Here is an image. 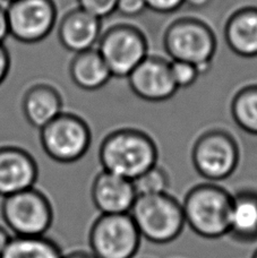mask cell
<instances>
[{"label": "cell", "mask_w": 257, "mask_h": 258, "mask_svg": "<svg viewBox=\"0 0 257 258\" xmlns=\"http://www.w3.org/2000/svg\"><path fill=\"white\" fill-rule=\"evenodd\" d=\"M38 177V164L29 152L0 146V194L12 196L30 189Z\"/></svg>", "instance_id": "11"}, {"label": "cell", "mask_w": 257, "mask_h": 258, "mask_svg": "<svg viewBox=\"0 0 257 258\" xmlns=\"http://www.w3.org/2000/svg\"><path fill=\"white\" fill-rule=\"evenodd\" d=\"M6 212L14 227L23 232H39L47 224L45 203L38 192L30 189L9 196Z\"/></svg>", "instance_id": "16"}, {"label": "cell", "mask_w": 257, "mask_h": 258, "mask_svg": "<svg viewBox=\"0 0 257 258\" xmlns=\"http://www.w3.org/2000/svg\"><path fill=\"white\" fill-rule=\"evenodd\" d=\"M6 2H8V3H13V2H16V0H6Z\"/></svg>", "instance_id": "31"}, {"label": "cell", "mask_w": 257, "mask_h": 258, "mask_svg": "<svg viewBox=\"0 0 257 258\" xmlns=\"http://www.w3.org/2000/svg\"><path fill=\"white\" fill-rule=\"evenodd\" d=\"M6 8L9 36L18 42L39 43L57 25L58 9L53 0H16Z\"/></svg>", "instance_id": "8"}, {"label": "cell", "mask_w": 257, "mask_h": 258, "mask_svg": "<svg viewBox=\"0 0 257 258\" xmlns=\"http://www.w3.org/2000/svg\"><path fill=\"white\" fill-rule=\"evenodd\" d=\"M91 241L98 258H134L142 236L131 214H103L94 224Z\"/></svg>", "instance_id": "9"}, {"label": "cell", "mask_w": 257, "mask_h": 258, "mask_svg": "<svg viewBox=\"0 0 257 258\" xmlns=\"http://www.w3.org/2000/svg\"><path fill=\"white\" fill-rule=\"evenodd\" d=\"M21 105L26 121L39 131L63 112L60 92L47 83L31 85L23 94Z\"/></svg>", "instance_id": "14"}, {"label": "cell", "mask_w": 257, "mask_h": 258, "mask_svg": "<svg viewBox=\"0 0 257 258\" xmlns=\"http://www.w3.org/2000/svg\"><path fill=\"white\" fill-rule=\"evenodd\" d=\"M213 0H183V5H187L194 9H202L208 7Z\"/></svg>", "instance_id": "28"}, {"label": "cell", "mask_w": 257, "mask_h": 258, "mask_svg": "<svg viewBox=\"0 0 257 258\" xmlns=\"http://www.w3.org/2000/svg\"><path fill=\"white\" fill-rule=\"evenodd\" d=\"M170 72L177 89H187L192 86L199 80L201 74L192 63L179 60L170 61Z\"/></svg>", "instance_id": "22"}, {"label": "cell", "mask_w": 257, "mask_h": 258, "mask_svg": "<svg viewBox=\"0 0 257 258\" xmlns=\"http://www.w3.org/2000/svg\"><path fill=\"white\" fill-rule=\"evenodd\" d=\"M70 76L77 87L85 91L102 89L112 77L96 48L75 53L70 63Z\"/></svg>", "instance_id": "18"}, {"label": "cell", "mask_w": 257, "mask_h": 258, "mask_svg": "<svg viewBox=\"0 0 257 258\" xmlns=\"http://www.w3.org/2000/svg\"><path fill=\"white\" fill-rule=\"evenodd\" d=\"M11 56L5 44H0V85L6 80L11 71Z\"/></svg>", "instance_id": "26"}, {"label": "cell", "mask_w": 257, "mask_h": 258, "mask_svg": "<svg viewBox=\"0 0 257 258\" xmlns=\"http://www.w3.org/2000/svg\"><path fill=\"white\" fill-rule=\"evenodd\" d=\"M117 3L118 0H77V7L102 21L116 12Z\"/></svg>", "instance_id": "23"}, {"label": "cell", "mask_w": 257, "mask_h": 258, "mask_svg": "<svg viewBox=\"0 0 257 258\" xmlns=\"http://www.w3.org/2000/svg\"><path fill=\"white\" fill-rule=\"evenodd\" d=\"M3 258H56L47 246L36 241H17L4 251Z\"/></svg>", "instance_id": "21"}, {"label": "cell", "mask_w": 257, "mask_h": 258, "mask_svg": "<svg viewBox=\"0 0 257 258\" xmlns=\"http://www.w3.org/2000/svg\"><path fill=\"white\" fill-rule=\"evenodd\" d=\"M228 236L240 243L257 240V191L242 189L232 195Z\"/></svg>", "instance_id": "17"}, {"label": "cell", "mask_w": 257, "mask_h": 258, "mask_svg": "<svg viewBox=\"0 0 257 258\" xmlns=\"http://www.w3.org/2000/svg\"><path fill=\"white\" fill-rule=\"evenodd\" d=\"M232 194L214 182L196 185L181 203L186 225L204 239L228 236Z\"/></svg>", "instance_id": "2"}, {"label": "cell", "mask_w": 257, "mask_h": 258, "mask_svg": "<svg viewBox=\"0 0 257 258\" xmlns=\"http://www.w3.org/2000/svg\"><path fill=\"white\" fill-rule=\"evenodd\" d=\"M158 147L149 134L135 128L109 133L99 149L103 171L134 180L158 164Z\"/></svg>", "instance_id": "1"}, {"label": "cell", "mask_w": 257, "mask_h": 258, "mask_svg": "<svg viewBox=\"0 0 257 258\" xmlns=\"http://www.w3.org/2000/svg\"><path fill=\"white\" fill-rule=\"evenodd\" d=\"M5 245H6V240H5L4 234L0 233V255L4 254V251H5Z\"/></svg>", "instance_id": "29"}, {"label": "cell", "mask_w": 257, "mask_h": 258, "mask_svg": "<svg viewBox=\"0 0 257 258\" xmlns=\"http://www.w3.org/2000/svg\"><path fill=\"white\" fill-rule=\"evenodd\" d=\"M39 132L44 153L57 162H76L90 149L91 129L84 119L75 113L62 112Z\"/></svg>", "instance_id": "7"}, {"label": "cell", "mask_w": 257, "mask_h": 258, "mask_svg": "<svg viewBox=\"0 0 257 258\" xmlns=\"http://www.w3.org/2000/svg\"><path fill=\"white\" fill-rule=\"evenodd\" d=\"M240 151L231 134L211 129L202 134L191 149L196 172L209 182H219L231 177L239 164Z\"/></svg>", "instance_id": "5"}, {"label": "cell", "mask_w": 257, "mask_h": 258, "mask_svg": "<svg viewBox=\"0 0 257 258\" xmlns=\"http://www.w3.org/2000/svg\"><path fill=\"white\" fill-rule=\"evenodd\" d=\"M230 112L241 131L257 136V84L247 85L232 98Z\"/></svg>", "instance_id": "19"}, {"label": "cell", "mask_w": 257, "mask_h": 258, "mask_svg": "<svg viewBox=\"0 0 257 258\" xmlns=\"http://www.w3.org/2000/svg\"><path fill=\"white\" fill-rule=\"evenodd\" d=\"M128 78L133 93L148 102H163L177 93L172 80L170 61L158 56H148Z\"/></svg>", "instance_id": "10"}, {"label": "cell", "mask_w": 257, "mask_h": 258, "mask_svg": "<svg viewBox=\"0 0 257 258\" xmlns=\"http://www.w3.org/2000/svg\"><path fill=\"white\" fill-rule=\"evenodd\" d=\"M9 36V26L7 17V8L0 5V44H4Z\"/></svg>", "instance_id": "27"}, {"label": "cell", "mask_w": 257, "mask_h": 258, "mask_svg": "<svg viewBox=\"0 0 257 258\" xmlns=\"http://www.w3.org/2000/svg\"><path fill=\"white\" fill-rule=\"evenodd\" d=\"M224 40L231 51L241 58L257 57V7L233 12L224 25Z\"/></svg>", "instance_id": "15"}, {"label": "cell", "mask_w": 257, "mask_h": 258, "mask_svg": "<svg viewBox=\"0 0 257 258\" xmlns=\"http://www.w3.org/2000/svg\"><path fill=\"white\" fill-rule=\"evenodd\" d=\"M146 8L158 14H171L183 5V0H144Z\"/></svg>", "instance_id": "25"}, {"label": "cell", "mask_w": 257, "mask_h": 258, "mask_svg": "<svg viewBox=\"0 0 257 258\" xmlns=\"http://www.w3.org/2000/svg\"><path fill=\"white\" fill-rule=\"evenodd\" d=\"M57 31L62 48L80 53L98 44L102 34V21L76 7L62 16Z\"/></svg>", "instance_id": "12"}, {"label": "cell", "mask_w": 257, "mask_h": 258, "mask_svg": "<svg viewBox=\"0 0 257 258\" xmlns=\"http://www.w3.org/2000/svg\"><path fill=\"white\" fill-rule=\"evenodd\" d=\"M144 0H118L116 12L126 17H136L146 11Z\"/></svg>", "instance_id": "24"}, {"label": "cell", "mask_w": 257, "mask_h": 258, "mask_svg": "<svg viewBox=\"0 0 257 258\" xmlns=\"http://www.w3.org/2000/svg\"><path fill=\"white\" fill-rule=\"evenodd\" d=\"M251 258H257V249L255 250V252L253 254V256H251Z\"/></svg>", "instance_id": "30"}, {"label": "cell", "mask_w": 257, "mask_h": 258, "mask_svg": "<svg viewBox=\"0 0 257 258\" xmlns=\"http://www.w3.org/2000/svg\"><path fill=\"white\" fill-rule=\"evenodd\" d=\"M163 47L171 60L192 63L201 75H204L212 66L218 42L214 32L205 22L183 17L168 25Z\"/></svg>", "instance_id": "3"}, {"label": "cell", "mask_w": 257, "mask_h": 258, "mask_svg": "<svg viewBox=\"0 0 257 258\" xmlns=\"http://www.w3.org/2000/svg\"><path fill=\"white\" fill-rule=\"evenodd\" d=\"M77 258H92V257H77Z\"/></svg>", "instance_id": "32"}, {"label": "cell", "mask_w": 257, "mask_h": 258, "mask_svg": "<svg viewBox=\"0 0 257 258\" xmlns=\"http://www.w3.org/2000/svg\"><path fill=\"white\" fill-rule=\"evenodd\" d=\"M92 197L102 214H130L137 194L130 179L102 170L92 185Z\"/></svg>", "instance_id": "13"}, {"label": "cell", "mask_w": 257, "mask_h": 258, "mask_svg": "<svg viewBox=\"0 0 257 258\" xmlns=\"http://www.w3.org/2000/svg\"><path fill=\"white\" fill-rule=\"evenodd\" d=\"M133 185L139 196L160 195L168 192L170 187V179L168 172L159 164L149 169L143 174L133 180Z\"/></svg>", "instance_id": "20"}, {"label": "cell", "mask_w": 257, "mask_h": 258, "mask_svg": "<svg viewBox=\"0 0 257 258\" xmlns=\"http://www.w3.org/2000/svg\"><path fill=\"white\" fill-rule=\"evenodd\" d=\"M130 214L142 239L155 245L174 241L186 225L181 203L169 192L139 196Z\"/></svg>", "instance_id": "4"}, {"label": "cell", "mask_w": 257, "mask_h": 258, "mask_svg": "<svg viewBox=\"0 0 257 258\" xmlns=\"http://www.w3.org/2000/svg\"><path fill=\"white\" fill-rule=\"evenodd\" d=\"M98 51L112 77L127 78L149 56V44L143 32L131 24H116L102 32Z\"/></svg>", "instance_id": "6"}]
</instances>
